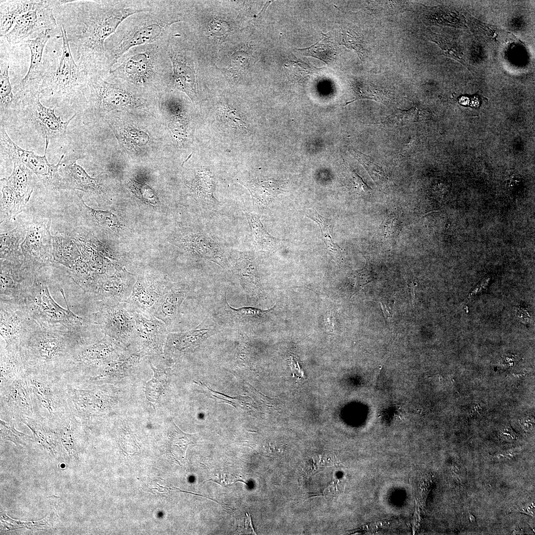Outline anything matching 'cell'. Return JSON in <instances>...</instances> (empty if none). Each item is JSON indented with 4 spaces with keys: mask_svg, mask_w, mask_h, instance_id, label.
Returning a JSON list of instances; mask_svg holds the SVG:
<instances>
[{
    "mask_svg": "<svg viewBox=\"0 0 535 535\" xmlns=\"http://www.w3.org/2000/svg\"><path fill=\"white\" fill-rule=\"evenodd\" d=\"M223 116L225 121L231 126L246 129V125L239 114L230 107L223 109Z\"/></svg>",
    "mask_w": 535,
    "mask_h": 535,
    "instance_id": "obj_50",
    "label": "cell"
},
{
    "mask_svg": "<svg viewBox=\"0 0 535 535\" xmlns=\"http://www.w3.org/2000/svg\"><path fill=\"white\" fill-rule=\"evenodd\" d=\"M401 224L398 216L394 214L389 215L382 225L384 236L389 238L397 236L401 229Z\"/></svg>",
    "mask_w": 535,
    "mask_h": 535,
    "instance_id": "obj_49",
    "label": "cell"
},
{
    "mask_svg": "<svg viewBox=\"0 0 535 535\" xmlns=\"http://www.w3.org/2000/svg\"><path fill=\"white\" fill-rule=\"evenodd\" d=\"M328 318L326 319V327L329 328V330H333L334 327V318L332 315H330V314L328 315Z\"/></svg>",
    "mask_w": 535,
    "mask_h": 535,
    "instance_id": "obj_58",
    "label": "cell"
},
{
    "mask_svg": "<svg viewBox=\"0 0 535 535\" xmlns=\"http://www.w3.org/2000/svg\"><path fill=\"white\" fill-rule=\"evenodd\" d=\"M162 27L153 24L142 27L126 37L115 50L113 57L117 59L131 47L153 41L162 33Z\"/></svg>",
    "mask_w": 535,
    "mask_h": 535,
    "instance_id": "obj_32",
    "label": "cell"
},
{
    "mask_svg": "<svg viewBox=\"0 0 535 535\" xmlns=\"http://www.w3.org/2000/svg\"><path fill=\"white\" fill-rule=\"evenodd\" d=\"M50 220H43L32 224L21 244L24 261L36 270L55 263L50 232Z\"/></svg>",
    "mask_w": 535,
    "mask_h": 535,
    "instance_id": "obj_13",
    "label": "cell"
},
{
    "mask_svg": "<svg viewBox=\"0 0 535 535\" xmlns=\"http://www.w3.org/2000/svg\"><path fill=\"white\" fill-rule=\"evenodd\" d=\"M304 55L313 56L328 64L335 55V49L327 34L322 33L321 40L307 48L299 49Z\"/></svg>",
    "mask_w": 535,
    "mask_h": 535,
    "instance_id": "obj_39",
    "label": "cell"
},
{
    "mask_svg": "<svg viewBox=\"0 0 535 535\" xmlns=\"http://www.w3.org/2000/svg\"><path fill=\"white\" fill-rule=\"evenodd\" d=\"M171 283L165 279L139 276L130 297L124 302L127 309L147 316H154Z\"/></svg>",
    "mask_w": 535,
    "mask_h": 535,
    "instance_id": "obj_14",
    "label": "cell"
},
{
    "mask_svg": "<svg viewBox=\"0 0 535 535\" xmlns=\"http://www.w3.org/2000/svg\"><path fill=\"white\" fill-rule=\"evenodd\" d=\"M211 391L214 393L211 394H212L213 396L215 397V398L225 401L226 402L228 403L229 404L234 406L236 408L245 409L246 410V404H247V401H249L248 399L246 398V397L241 396L232 398L231 397H226V395L222 396L221 394H217V393L215 392L212 390H211Z\"/></svg>",
    "mask_w": 535,
    "mask_h": 535,
    "instance_id": "obj_51",
    "label": "cell"
},
{
    "mask_svg": "<svg viewBox=\"0 0 535 535\" xmlns=\"http://www.w3.org/2000/svg\"><path fill=\"white\" fill-rule=\"evenodd\" d=\"M351 154L364 167L376 184L383 185L388 182L389 179L386 173L379 165L374 162L371 157L355 149L352 150Z\"/></svg>",
    "mask_w": 535,
    "mask_h": 535,
    "instance_id": "obj_41",
    "label": "cell"
},
{
    "mask_svg": "<svg viewBox=\"0 0 535 535\" xmlns=\"http://www.w3.org/2000/svg\"><path fill=\"white\" fill-rule=\"evenodd\" d=\"M75 160H62L60 170L63 174L65 189H77L85 192L97 191L100 185L97 178L90 177Z\"/></svg>",
    "mask_w": 535,
    "mask_h": 535,
    "instance_id": "obj_21",
    "label": "cell"
},
{
    "mask_svg": "<svg viewBox=\"0 0 535 535\" xmlns=\"http://www.w3.org/2000/svg\"><path fill=\"white\" fill-rule=\"evenodd\" d=\"M150 365L154 373V375L153 378L146 383L145 395L148 400L156 402L165 389L167 382V376L164 372L156 369L151 363Z\"/></svg>",
    "mask_w": 535,
    "mask_h": 535,
    "instance_id": "obj_42",
    "label": "cell"
},
{
    "mask_svg": "<svg viewBox=\"0 0 535 535\" xmlns=\"http://www.w3.org/2000/svg\"><path fill=\"white\" fill-rule=\"evenodd\" d=\"M38 0H0V36H5L17 18L31 10Z\"/></svg>",
    "mask_w": 535,
    "mask_h": 535,
    "instance_id": "obj_26",
    "label": "cell"
},
{
    "mask_svg": "<svg viewBox=\"0 0 535 535\" xmlns=\"http://www.w3.org/2000/svg\"><path fill=\"white\" fill-rule=\"evenodd\" d=\"M11 162L12 172L7 178H4V180L27 204L33 192L31 183L33 172L18 160H14Z\"/></svg>",
    "mask_w": 535,
    "mask_h": 535,
    "instance_id": "obj_29",
    "label": "cell"
},
{
    "mask_svg": "<svg viewBox=\"0 0 535 535\" xmlns=\"http://www.w3.org/2000/svg\"><path fill=\"white\" fill-rule=\"evenodd\" d=\"M130 187L143 201L153 205H156L158 202V198L154 191L147 185L132 181L130 183Z\"/></svg>",
    "mask_w": 535,
    "mask_h": 535,
    "instance_id": "obj_48",
    "label": "cell"
},
{
    "mask_svg": "<svg viewBox=\"0 0 535 535\" xmlns=\"http://www.w3.org/2000/svg\"><path fill=\"white\" fill-rule=\"evenodd\" d=\"M120 343L107 335L91 345H85L78 349L72 357L68 370L64 376L74 380L86 376L96 369L104 367L119 354Z\"/></svg>",
    "mask_w": 535,
    "mask_h": 535,
    "instance_id": "obj_8",
    "label": "cell"
},
{
    "mask_svg": "<svg viewBox=\"0 0 535 535\" xmlns=\"http://www.w3.org/2000/svg\"><path fill=\"white\" fill-rule=\"evenodd\" d=\"M248 54L243 52H237L233 55L231 59L232 66L236 69L244 67L248 61Z\"/></svg>",
    "mask_w": 535,
    "mask_h": 535,
    "instance_id": "obj_52",
    "label": "cell"
},
{
    "mask_svg": "<svg viewBox=\"0 0 535 535\" xmlns=\"http://www.w3.org/2000/svg\"><path fill=\"white\" fill-rule=\"evenodd\" d=\"M21 229H15L11 231L0 234V259L11 261H21L24 259L19 245L24 236Z\"/></svg>",
    "mask_w": 535,
    "mask_h": 535,
    "instance_id": "obj_36",
    "label": "cell"
},
{
    "mask_svg": "<svg viewBox=\"0 0 535 535\" xmlns=\"http://www.w3.org/2000/svg\"><path fill=\"white\" fill-rule=\"evenodd\" d=\"M91 97L93 108L100 114L114 109L130 105V95L115 85L102 80H92Z\"/></svg>",
    "mask_w": 535,
    "mask_h": 535,
    "instance_id": "obj_18",
    "label": "cell"
},
{
    "mask_svg": "<svg viewBox=\"0 0 535 535\" xmlns=\"http://www.w3.org/2000/svg\"><path fill=\"white\" fill-rule=\"evenodd\" d=\"M187 290L185 285L171 283L154 316L166 325L170 323L176 318Z\"/></svg>",
    "mask_w": 535,
    "mask_h": 535,
    "instance_id": "obj_23",
    "label": "cell"
},
{
    "mask_svg": "<svg viewBox=\"0 0 535 535\" xmlns=\"http://www.w3.org/2000/svg\"><path fill=\"white\" fill-rule=\"evenodd\" d=\"M250 192L253 203L258 208L268 206L285 189L281 181L270 179L266 181H247L241 182Z\"/></svg>",
    "mask_w": 535,
    "mask_h": 535,
    "instance_id": "obj_24",
    "label": "cell"
},
{
    "mask_svg": "<svg viewBox=\"0 0 535 535\" xmlns=\"http://www.w3.org/2000/svg\"><path fill=\"white\" fill-rule=\"evenodd\" d=\"M149 56L140 53L131 57L126 63L125 72L133 81L142 82L146 80L151 71Z\"/></svg>",
    "mask_w": 535,
    "mask_h": 535,
    "instance_id": "obj_38",
    "label": "cell"
},
{
    "mask_svg": "<svg viewBox=\"0 0 535 535\" xmlns=\"http://www.w3.org/2000/svg\"><path fill=\"white\" fill-rule=\"evenodd\" d=\"M197 183L199 191L198 194L201 198L206 202L213 204L217 202L213 194L214 184L213 177L210 172L207 171L201 172Z\"/></svg>",
    "mask_w": 535,
    "mask_h": 535,
    "instance_id": "obj_44",
    "label": "cell"
},
{
    "mask_svg": "<svg viewBox=\"0 0 535 535\" xmlns=\"http://www.w3.org/2000/svg\"><path fill=\"white\" fill-rule=\"evenodd\" d=\"M35 418L49 426H56L71 412L65 382L62 378L26 373Z\"/></svg>",
    "mask_w": 535,
    "mask_h": 535,
    "instance_id": "obj_4",
    "label": "cell"
},
{
    "mask_svg": "<svg viewBox=\"0 0 535 535\" xmlns=\"http://www.w3.org/2000/svg\"><path fill=\"white\" fill-rule=\"evenodd\" d=\"M356 98L345 105L358 99H367L388 105L392 100L391 94L382 87L371 83L356 82L353 86Z\"/></svg>",
    "mask_w": 535,
    "mask_h": 535,
    "instance_id": "obj_37",
    "label": "cell"
},
{
    "mask_svg": "<svg viewBox=\"0 0 535 535\" xmlns=\"http://www.w3.org/2000/svg\"><path fill=\"white\" fill-rule=\"evenodd\" d=\"M1 218L2 220H9L21 212L26 205L25 203L6 183L4 178L0 179Z\"/></svg>",
    "mask_w": 535,
    "mask_h": 535,
    "instance_id": "obj_35",
    "label": "cell"
},
{
    "mask_svg": "<svg viewBox=\"0 0 535 535\" xmlns=\"http://www.w3.org/2000/svg\"><path fill=\"white\" fill-rule=\"evenodd\" d=\"M429 118L428 112L417 108L402 110L398 109L389 115L387 122L396 125H404L407 124L426 120Z\"/></svg>",
    "mask_w": 535,
    "mask_h": 535,
    "instance_id": "obj_40",
    "label": "cell"
},
{
    "mask_svg": "<svg viewBox=\"0 0 535 535\" xmlns=\"http://www.w3.org/2000/svg\"><path fill=\"white\" fill-rule=\"evenodd\" d=\"M519 452V451L517 449L509 450L496 453L490 457L492 461L496 462L509 460L514 458Z\"/></svg>",
    "mask_w": 535,
    "mask_h": 535,
    "instance_id": "obj_54",
    "label": "cell"
},
{
    "mask_svg": "<svg viewBox=\"0 0 535 535\" xmlns=\"http://www.w3.org/2000/svg\"><path fill=\"white\" fill-rule=\"evenodd\" d=\"M134 283L132 278L118 274L99 279L94 294L99 301L110 305L125 302L130 297Z\"/></svg>",
    "mask_w": 535,
    "mask_h": 535,
    "instance_id": "obj_19",
    "label": "cell"
},
{
    "mask_svg": "<svg viewBox=\"0 0 535 535\" xmlns=\"http://www.w3.org/2000/svg\"><path fill=\"white\" fill-rule=\"evenodd\" d=\"M86 344L85 334L46 329L35 323L19 345L26 374L62 378L75 353Z\"/></svg>",
    "mask_w": 535,
    "mask_h": 535,
    "instance_id": "obj_1",
    "label": "cell"
},
{
    "mask_svg": "<svg viewBox=\"0 0 535 535\" xmlns=\"http://www.w3.org/2000/svg\"><path fill=\"white\" fill-rule=\"evenodd\" d=\"M534 504L532 503L519 506L517 508H513V509L512 510L513 511L520 512L527 514L532 516H534Z\"/></svg>",
    "mask_w": 535,
    "mask_h": 535,
    "instance_id": "obj_55",
    "label": "cell"
},
{
    "mask_svg": "<svg viewBox=\"0 0 535 535\" xmlns=\"http://www.w3.org/2000/svg\"><path fill=\"white\" fill-rule=\"evenodd\" d=\"M62 39V54L56 69L44 68L40 96L50 107L71 109L75 114L84 100L82 71L76 64L70 48L66 31L60 25Z\"/></svg>",
    "mask_w": 535,
    "mask_h": 535,
    "instance_id": "obj_2",
    "label": "cell"
},
{
    "mask_svg": "<svg viewBox=\"0 0 535 535\" xmlns=\"http://www.w3.org/2000/svg\"><path fill=\"white\" fill-rule=\"evenodd\" d=\"M25 375L0 388V417L12 421L35 418Z\"/></svg>",
    "mask_w": 535,
    "mask_h": 535,
    "instance_id": "obj_16",
    "label": "cell"
},
{
    "mask_svg": "<svg viewBox=\"0 0 535 535\" xmlns=\"http://www.w3.org/2000/svg\"><path fill=\"white\" fill-rule=\"evenodd\" d=\"M303 214L317 223L321 231L322 239L325 244L330 258L340 265L342 258V250L337 244L334 242L332 235L333 220L323 217L314 209H306L304 211Z\"/></svg>",
    "mask_w": 535,
    "mask_h": 535,
    "instance_id": "obj_28",
    "label": "cell"
},
{
    "mask_svg": "<svg viewBox=\"0 0 535 535\" xmlns=\"http://www.w3.org/2000/svg\"><path fill=\"white\" fill-rule=\"evenodd\" d=\"M37 271L24 260H1L0 300L23 302Z\"/></svg>",
    "mask_w": 535,
    "mask_h": 535,
    "instance_id": "obj_9",
    "label": "cell"
},
{
    "mask_svg": "<svg viewBox=\"0 0 535 535\" xmlns=\"http://www.w3.org/2000/svg\"><path fill=\"white\" fill-rule=\"evenodd\" d=\"M93 318V322L99 325L105 335L124 346L134 341L135 321L124 302L110 305L98 301Z\"/></svg>",
    "mask_w": 535,
    "mask_h": 535,
    "instance_id": "obj_6",
    "label": "cell"
},
{
    "mask_svg": "<svg viewBox=\"0 0 535 535\" xmlns=\"http://www.w3.org/2000/svg\"><path fill=\"white\" fill-rule=\"evenodd\" d=\"M213 334L209 328H196L186 332L169 333L166 342L167 353L182 352L198 345L203 340Z\"/></svg>",
    "mask_w": 535,
    "mask_h": 535,
    "instance_id": "obj_27",
    "label": "cell"
},
{
    "mask_svg": "<svg viewBox=\"0 0 535 535\" xmlns=\"http://www.w3.org/2000/svg\"><path fill=\"white\" fill-rule=\"evenodd\" d=\"M9 63L0 57V124L4 126L17 119L21 110V105L15 97L10 83Z\"/></svg>",
    "mask_w": 535,
    "mask_h": 535,
    "instance_id": "obj_20",
    "label": "cell"
},
{
    "mask_svg": "<svg viewBox=\"0 0 535 535\" xmlns=\"http://www.w3.org/2000/svg\"><path fill=\"white\" fill-rule=\"evenodd\" d=\"M380 306L381 307L383 316L384 318L386 321H390V319L392 318L393 314L391 312V309L386 306V305L380 302Z\"/></svg>",
    "mask_w": 535,
    "mask_h": 535,
    "instance_id": "obj_57",
    "label": "cell"
},
{
    "mask_svg": "<svg viewBox=\"0 0 535 535\" xmlns=\"http://www.w3.org/2000/svg\"><path fill=\"white\" fill-rule=\"evenodd\" d=\"M0 301V347H19L22 338L35 322L23 302Z\"/></svg>",
    "mask_w": 535,
    "mask_h": 535,
    "instance_id": "obj_10",
    "label": "cell"
},
{
    "mask_svg": "<svg viewBox=\"0 0 535 535\" xmlns=\"http://www.w3.org/2000/svg\"><path fill=\"white\" fill-rule=\"evenodd\" d=\"M131 313L135 321L134 341H137L141 353L148 355L161 354L168 334L166 324L155 316Z\"/></svg>",
    "mask_w": 535,
    "mask_h": 535,
    "instance_id": "obj_17",
    "label": "cell"
},
{
    "mask_svg": "<svg viewBox=\"0 0 535 535\" xmlns=\"http://www.w3.org/2000/svg\"><path fill=\"white\" fill-rule=\"evenodd\" d=\"M0 437L3 440L10 441L16 445H27L33 441L31 436L17 430L12 423L0 419Z\"/></svg>",
    "mask_w": 535,
    "mask_h": 535,
    "instance_id": "obj_43",
    "label": "cell"
},
{
    "mask_svg": "<svg viewBox=\"0 0 535 535\" xmlns=\"http://www.w3.org/2000/svg\"><path fill=\"white\" fill-rule=\"evenodd\" d=\"M187 246L198 256L215 262L222 267L226 265L220 246L206 233L198 232L193 236Z\"/></svg>",
    "mask_w": 535,
    "mask_h": 535,
    "instance_id": "obj_25",
    "label": "cell"
},
{
    "mask_svg": "<svg viewBox=\"0 0 535 535\" xmlns=\"http://www.w3.org/2000/svg\"><path fill=\"white\" fill-rule=\"evenodd\" d=\"M342 44L356 51L361 59L366 55V50L361 37L353 31L347 30L343 33Z\"/></svg>",
    "mask_w": 535,
    "mask_h": 535,
    "instance_id": "obj_45",
    "label": "cell"
},
{
    "mask_svg": "<svg viewBox=\"0 0 535 535\" xmlns=\"http://www.w3.org/2000/svg\"><path fill=\"white\" fill-rule=\"evenodd\" d=\"M235 267L246 292L253 295L261 289L256 266L250 255L242 253L236 262Z\"/></svg>",
    "mask_w": 535,
    "mask_h": 535,
    "instance_id": "obj_31",
    "label": "cell"
},
{
    "mask_svg": "<svg viewBox=\"0 0 535 535\" xmlns=\"http://www.w3.org/2000/svg\"><path fill=\"white\" fill-rule=\"evenodd\" d=\"M227 307L238 317L244 320H258L262 318L265 315L271 312L274 308L272 307L268 310H262L259 309L251 307H244L235 308L232 307L226 301Z\"/></svg>",
    "mask_w": 535,
    "mask_h": 535,
    "instance_id": "obj_47",
    "label": "cell"
},
{
    "mask_svg": "<svg viewBox=\"0 0 535 535\" xmlns=\"http://www.w3.org/2000/svg\"><path fill=\"white\" fill-rule=\"evenodd\" d=\"M65 384L71 412L81 423H90L110 413L112 398L105 388L86 390Z\"/></svg>",
    "mask_w": 535,
    "mask_h": 535,
    "instance_id": "obj_7",
    "label": "cell"
},
{
    "mask_svg": "<svg viewBox=\"0 0 535 535\" xmlns=\"http://www.w3.org/2000/svg\"><path fill=\"white\" fill-rule=\"evenodd\" d=\"M60 292L67 309L52 297L46 279L36 275L34 282L23 303L34 321L40 327L52 330L85 334L92 322L73 313L68 307L62 289Z\"/></svg>",
    "mask_w": 535,
    "mask_h": 535,
    "instance_id": "obj_3",
    "label": "cell"
},
{
    "mask_svg": "<svg viewBox=\"0 0 535 535\" xmlns=\"http://www.w3.org/2000/svg\"><path fill=\"white\" fill-rule=\"evenodd\" d=\"M167 438L168 453L178 462L185 458L187 449L194 443V435L183 432L173 422L168 430Z\"/></svg>",
    "mask_w": 535,
    "mask_h": 535,
    "instance_id": "obj_34",
    "label": "cell"
},
{
    "mask_svg": "<svg viewBox=\"0 0 535 535\" xmlns=\"http://www.w3.org/2000/svg\"><path fill=\"white\" fill-rule=\"evenodd\" d=\"M0 388L26 374L19 347H0Z\"/></svg>",
    "mask_w": 535,
    "mask_h": 535,
    "instance_id": "obj_22",
    "label": "cell"
},
{
    "mask_svg": "<svg viewBox=\"0 0 535 535\" xmlns=\"http://www.w3.org/2000/svg\"><path fill=\"white\" fill-rule=\"evenodd\" d=\"M170 57L173 66L172 82L174 86L192 99L195 94L194 71L180 57L174 54H171Z\"/></svg>",
    "mask_w": 535,
    "mask_h": 535,
    "instance_id": "obj_33",
    "label": "cell"
},
{
    "mask_svg": "<svg viewBox=\"0 0 535 535\" xmlns=\"http://www.w3.org/2000/svg\"><path fill=\"white\" fill-rule=\"evenodd\" d=\"M416 285L413 281L408 282V289L409 293L411 306L413 309L415 301V287Z\"/></svg>",
    "mask_w": 535,
    "mask_h": 535,
    "instance_id": "obj_56",
    "label": "cell"
},
{
    "mask_svg": "<svg viewBox=\"0 0 535 535\" xmlns=\"http://www.w3.org/2000/svg\"><path fill=\"white\" fill-rule=\"evenodd\" d=\"M57 25L51 0H38L35 7L17 18L10 31L4 37L9 44H16L36 31L52 30Z\"/></svg>",
    "mask_w": 535,
    "mask_h": 535,
    "instance_id": "obj_15",
    "label": "cell"
},
{
    "mask_svg": "<svg viewBox=\"0 0 535 535\" xmlns=\"http://www.w3.org/2000/svg\"><path fill=\"white\" fill-rule=\"evenodd\" d=\"M245 214L253 244L257 249L262 251H273L281 246V241L266 230L258 214L251 212H247Z\"/></svg>",
    "mask_w": 535,
    "mask_h": 535,
    "instance_id": "obj_30",
    "label": "cell"
},
{
    "mask_svg": "<svg viewBox=\"0 0 535 535\" xmlns=\"http://www.w3.org/2000/svg\"><path fill=\"white\" fill-rule=\"evenodd\" d=\"M55 108L44 106L40 102V94L29 100L22 107L20 114L32 121L35 129L49 142L60 141L66 137L67 127L76 116L63 121L60 116H57ZM20 115V114H19Z\"/></svg>",
    "mask_w": 535,
    "mask_h": 535,
    "instance_id": "obj_11",
    "label": "cell"
},
{
    "mask_svg": "<svg viewBox=\"0 0 535 535\" xmlns=\"http://www.w3.org/2000/svg\"><path fill=\"white\" fill-rule=\"evenodd\" d=\"M498 437L502 442H510L518 439V434L510 427H506L501 429Z\"/></svg>",
    "mask_w": 535,
    "mask_h": 535,
    "instance_id": "obj_53",
    "label": "cell"
},
{
    "mask_svg": "<svg viewBox=\"0 0 535 535\" xmlns=\"http://www.w3.org/2000/svg\"><path fill=\"white\" fill-rule=\"evenodd\" d=\"M0 156L5 160H19L35 174L47 188L65 189L63 177L58 172L64 155L61 156L56 164L50 163L46 158L49 146L47 140L44 155H38L19 147L8 135L5 126L0 124Z\"/></svg>",
    "mask_w": 535,
    "mask_h": 535,
    "instance_id": "obj_5",
    "label": "cell"
},
{
    "mask_svg": "<svg viewBox=\"0 0 535 535\" xmlns=\"http://www.w3.org/2000/svg\"><path fill=\"white\" fill-rule=\"evenodd\" d=\"M79 198L99 224L109 227L118 224L119 219L116 215L109 211L96 210L91 208L85 204L81 196H79Z\"/></svg>",
    "mask_w": 535,
    "mask_h": 535,
    "instance_id": "obj_46",
    "label": "cell"
},
{
    "mask_svg": "<svg viewBox=\"0 0 535 535\" xmlns=\"http://www.w3.org/2000/svg\"><path fill=\"white\" fill-rule=\"evenodd\" d=\"M51 30L46 29L38 37L25 41L31 52L28 71L21 82L13 87L14 94L20 104L40 94V89L44 72L42 62L45 47L51 37Z\"/></svg>",
    "mask_w": 535,
    "mask_h": 535,
    "instance_id": "obj_12",
    "label": "cell"
}]
</instances>
